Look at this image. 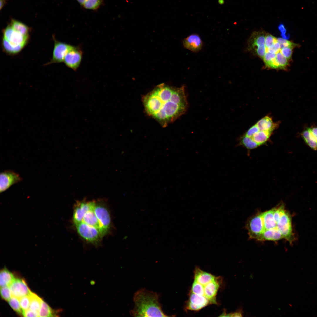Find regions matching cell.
Returning <instances> with one entry per match:
<instances>
[{"label":"cell","mask_w":317,"mask_h":317,"mask_svg":"<svg viewBox=\"0 0 317 317\" xmlns=\"http://www.w3.org/2000/svg\"><path fill=\"white\" fill-rule=\"evenodd\" d=\"M79 4L83 6L86 0H76Z\"/></svg>","instance_id":"43"},{"label":"cell","mask_w":317,"mask_h":317,"mask_svg":"<svg viewBox=\"0 0 317 317\" xmlns=\"http://www.w3.org/2000/svg\"><path fill=\"white\" fill-rule=\"evenodd\" d=\"M276 59L280 69H285L289 64L288 60L281 53L280 51L276 54Z\"/></svg>","instance_id":"30"},{"label":"cell","mask_w":317,"mask_h":317,"mask_svg":"<svg viewBox=\"0 0 317 317\" xmlns=\"http://www.w3.org/2000/svg\"><path fill=\"white\" fill-rule=\"evenodd\" d=\"M219 277L215 279L204 286L205 296L211 301V303L216 304V296L220 286Z\"/></svg>","instance_id":"16"},{"label":"cell","mask_w":317,"mask_h":317,"mask_svg":"<svg viewBox=\"0 0 317 317\" xmlns=\"http://www.w3.org/2000/svg\"><path fill=\"white\" fill-rule=\"evenodd\" d=\"M184 47L193 52H198L202 48L203 43L199 36L196 34L190 35L185 38L183 41Z\"/></svg>","instance_id":"17"},{"label":"cell","mask_w":317,"mask_h":317,"mask_svg":"<svg viewBox=\"0 0 317 317\" xmlns=\"http://www.w3.org/2000/svg\"><path fill=\"white\" fill-rule=\"evenodd\" d=\"M23 315L25 317H39V313L29 309L23 313Z\"/></svg>","instance_id":"39"},{"label":"cell","mask_w":317,"mask_h":317,"mask_svg":"<svg viewBox=\"0 0 317 317\" xmlns=\"http://www.w3.org/2000/svg\"><path fill=\"white\" fill-rule=\"evenodd\" d=\"M243 311L242 307L239 308L236 312L232 313V316L242 317Z\"/></svg>","instance_id":"40"},{"label":"cell","mask_w":317,"mask_h":317,"mask_svg":"<svg viewBox=\"0 0 317 317\" xmlns=\"http://www.w3.org/2000/svg\"><path fill=\"white\" fill-rule=\"evenodd\" d=\"M0 293L2 298L6 301H8L12 297L9 286L1 287Z\"/></svg>","instance_id":"33"},{"label":"cell","mask_w":317,"mask_h":317,"mask_svg":"<svg viewBox=\"0 0 317 317\" xmlns=\"http://www.w3.org/2000/svg\"><path fill=\"white\" fill-rule=\"evenodd\" d=\"M219 3H220V4H223V3L224 2H223V0H219Z\"/></svg>","instance_id":"45"},{"label":"cell","mask_w":317,"mask_h":317,"mask_svg":"<svg viewBox=\"0 0 317 317\" xmlns=\"http://www.w3.org/2000/svg\"><path fill=\"white\" fill-rule=\"evenodd\" d=\"M266 34L263 31L254 32L251 35L249 41L250 48L262 58L266 53L265 41Z\"/></svg>","instance_id":"5"},{"label":"cell","mask_w":317,"mask_h":317,"mask_svg":"<svg viewBox=\"0 0 317 317\" xmlns=\"http://www.w3.org/2000/svg\"><path fill=\"white\" fill-rule=\"evenodd\" d=\"M9 287L12 296L18 299L29 295L31 292L23 279L15 278Z\"/></svg>","instance_id":"13"},{"label":"cell","mask_w":317,"mask_h":317,"mask_svg":"<svg viewBox=\"0 0 317 317\" xmlns=\"http://www.w3.org/2000/svg\"><path fill=\"white\" fill-rule=\"evenodd\" d=\"M249 237L257 240L261 234L263 229L262 219L261 213L257 214L251 217L247 225Z\"/></svg>","instance_id":"10"},{"label":"cell","mask_w":317,"mask_h":317,"mask_svg":"<svg viewBox=\"0 0 317 317\" xmlns=\"http://www.w3.org/2000/svg\"><path fill=\"white\" fill-rule=\"evenodd\" d=\"M104 3V0H86L82 6L86 9L95 10L99 9Z\"/></svg>","instance_id":"28"},{"label":"cell","mask_w":317,"mask_h":317,"mask_svg":"<svg viewBox=\"0 0 317 317\" xmlns=\"http://www.w3.org/2000/svg\"><path fill=\"white\" fill-rule=\"evenodd\" d=\"M15 278L14 275L6 268L0 271V285L1 287L9 286Z\"/></svg>","instance_id":"24"},{"label":"cell","mask_w":317,"mask_h":317,"mask_svg":"<svg viewBox=\"0 0 317 317\" xmlns=\"http://www.w3.org/2000/svg\"><path fill=\"white\" fill-rule=\"evenodd\" d=\"M215 278L211 274L204 272L198 268H195L194 280L203 286L213 281Z\"/></svg>","instance_id":"21"},{"label":"cell","mask_w":317,"mask_h":317,"mask_svg":"<svg viewBox=\"0 0 317 317\" xmlns=\"http://www.w3.org/2000/svg\"><path fill=\"white\" fill-rule=\"evenodd\" d=\"M8 0H0L1 6H0V9H1L3 7L5 3L6 2V1Z\"/></svg>","instance_id":"42"},{"label":"cell","mask_w":317,"mask_h":317,"mask_svg":"<svg viewBox=\"0 0 317 317\" xmlns=\"http://www.w3.org/2000/svg\"><path fill=\"white\" fill-rule=\"evenodd\" d=\"M260 131H265L273 132L278 127L279 124L274 122L272 118L267 115L259 120L256 124Z\"/></svg>","instance_id":"19"},{"label":"cell","mask_w":317,"mask_h":317,"mask_svg":"<svg viewBox=\"0 0 317 317\" xmlns=\"http://www.w3.org/2000/svg\"><path fill=\"white\" fill-rule=\"evenodd\" d=\"M191 291V292L194 294L205 296L204 286L195 280L193 284Z\"/></svg>","instance_id":"31"},{"label":"cell","mask_w":317,"mask_h":317,"mask_svg":"<svg viewBox=\"0 0 317 317\" xmlns=\"http://www.w3.org/2000/svg\"><path fill=\"white\" fill-rule=\"evenodd\" d=\"M56 313L42 300L39 312V317L56 316Z\"/></svg>","instance_id":"27"},{"label":"cell","mask_w":317,"mask_h":317,"mask_svg":"<svg viewBox=\"0 0 317 317\" xmlns=\"http://www.w3.org/2000/svg\"><path fill=\"white\" fill-rule=\"evenodd\" d=\"M95 201H87L85 200L77 201L75 204L73 214V221L77 225L82 222L83 218L87 212L93 210Z\"/></svg>","instance_id":"9"},{"label":"cell","mask_w":317,"mask_h":317,"mask_svg":"<svg viewBox=\"0 0 317 317\" xmlns=\"http://www.w3.org/2000/svg\"><path fill=\"white\" fill-rule=\"evenodd\" d=\"M272 132L260 131L254 134L250 138L255 144L257 148L262 146L269 140ZM248 137V136H247Z\"/></svg>","instance_id":"22"},{"label":"cell","mask_w":317,"mask_h":317,"mask_svg":"<svg viewBox=\"0 0 317 317\" xmlns=\"http://www.w3.org/2000/svg\"><path fill=\"white\" fill-rule=\"evenodd\" d=\"M22 180L19 175L11 170H5L0 173V192H3L12 185Z\"/></svg>","instance_id":"8"},{"label":"cell","mask_w":317,"mask_h":317,"mask_svg":"<svg viewBox=\"0 0 317 317\" xmlns=\"http://www.w3.org/2000/svg\"><path fill=\"white\" fill-rule=\"evenodd\" d=\"M10 25L15 31L22 35L29 36L30 28L24 24L14 19H11Z\"/></svg>","instance_id":"25"},{"label":"cell","mask_w":317,"mask_h":317,"mask_svg":"<svg viewBox=\"0 0 317 317\" xmlns=\"http://www.w3.org/2000/svg\"><path fill=\"white\" fill-rule=\"evenodd\" d=\"M259 131V130L258 127L255 124L250 127L244 135L250 137Z\"/></svg>","instance_id":"38"},{"label":"cell","mask_w":317,"mask_h":317,"mask_svg":"<svg viewBox=\"0 0 317 317\" xmlns=\"http://www.w3.org/2000/svg\"><path fill=\"white\" fill-rule=\"evenodd\" d=\"M8 301L10 306L15 311L20 314L23 315V311L18 299L12 296Z\"/></svg>","instance_id":"29"},{"label":"cell","mask_w":317,"mask_h":317,"mask_svg":"<svg viewBox=\"0 0 317 317\" xmlns=\"http://www.w3.org/2000/svg\"><path fill=\"white\" fill-rule=\"evenodd\" d=\"M93 210L101 226L107 232L110 226L111 220L108 209L104 202L102 200L95 201Z\"/></svg>","instance_id":"6"},{"label":"cell","mask_w":317,"mask_h":317,"mask_svg":"<svg viewBox=\"0 0 317 317\" xmlns=\"http://www.w3.org/2000/svg\"><path fill=\"white\" fill-rule=\"evenodd\" d=\"M90 283L92 285H94L95 283V282L93 280H91L90 282Z\"/></svg>","instance_id":"44"},{"label":"cell","mask_w":317,"mask_h":317,"mask_svg":"<svg viewBox=\"0 0 317 317\" xmlns=\"http://www.w3.org/2000/svg\"><path fill=\"white\" fill-rule=\"evenodd\" d=\"M82 222L90 226L97 229L104 235L107 232L101 226L93 209L89 210L86 213L83 218Z\"/></svg>","instance_id":"18"},{"label":"cell","mask_w":317,"mask_h":317,"mask_svg":"<svg viewBox=\"0 0 317 317\" xmlns=\"http://www.w3.org/2000/svg\"><path fill=\"white\" fill-rule=\"evenodd\" d=\"M291 217L289 213L285 209L277 222L279 230L283 238L292 244L295 240L292 226Z\"/></svg>","instance_id":"3"},{"label":"cell","mask_w":317,"mask_h":317,"mask_svg":"<svg viewBox=\"0 0 317 317\" xmlns=\"http://www.w3.org/2000/svg\"><path fill=\"white\" fill-rule=\"evenodd\" d=\"M279 29L281 33L282 37L286 39V37L285 33L286 31L284 25L281 24L279 26Z\"/></svg>","instance_id":"41"},{"label":"cell","mask_w":317,"mask_h":317,"mask_svg":"<svg viewBox=\"0 0 317 317\" xmlns=\"http://www.w3.org/2000/svg\"><path fill=\"white\" fill-rule=\"evenodd\" d=\"M30 294L22 297L19 299L20 306L22 310L23 313L29 308L31 301V297Z\"/></svg>","instance_id":"32"},{"label":"cell","mask_w":317,"mask_h":317,"mask_svg":"<svg viewBox=\"0 0 317 317\" xmlns=\"http://www.w3.org/2000/svg\"><path fill=\"white\" fill-rule=\"evenodd\" d=\"M3 34L4 38L15 45H25L29 38V36H24L14 30L10 24L3 30Z\"/></svg>","instance_id":"11"},{"label":"cell","mask_w":317,"mask_h":317,"mask_svg":"<svg viewBox=\"0 0 317 317\" xmlns=\"http://www.w3.org/2000/svg\"><path fill=\"white\" fill-rule=\"evenodd\" d=\"M277 41L280 44V49L286 47H294L297 45L296 44L292 43L284 38H277Z\"/></svg>","instance_id":"34"},{"label":"cell","mask_w":317,"mask_h":317,"mask_svg":"<svg viewBox=\"0 0 317 317\" xmlns=\"http://www.w3.org/2000/svg\"><path fill=\"white\" fill-rule=\"evenodd\" d=\"M156 293L145 289L139 290L134 294V307L130 313L134 317H167L163 311Z\"/></svg>","instance_id":"2"},{"label":"cell","mask_w":317,"mask_h":317,"mask_svg":"<svg viewBox=\"0 0 317 317\" xmlns=\"http://www.w3.org/2000/svg\"><path fill=\"white\" fill-rule=\"evenodd\" d=\"M82 57V51L79 48L73 46L66 54L63 61L67 66L75 70L80 65Z\"/></svg>","instance_id":"12"},{"label":"cell","mask_w":317,"mask_h":317,"mask_svg":"<svg viewBox=\"0 0 317 317\" xmlns=\"http://www.w3.org/2000/svg\"><path fill=\"white\" fill-rule=\"evenodd\" d=\"M293 47H284L280 49V52L288 60L291 58Z\"/></svg>","instance_id":"35"},{"label":"cell","mask_w":317,"mask_h":317,"mask_svg":"<svg viewBox=\"0 0 317 317\" xmlns=\"http://www.w3.org/2000/svg\"><path fill=\"white\" fill-rule=\"evenodd\" d=\"M78 233L83 238L92 243L99 242L104 235L97 229L83 222L75 225Z\"/></svg>","instance_id":"4"},{"label":"cell","mask_w":317,"mask_h":317,"mask_svg":"<svg viewBox=\"0 0 317 317\" xmlns=\"http://www.w3.org/2000/svg\"><path fill=\"white\" fill-rule=\"evenodd\" d=\"M283 238V237L279 230L272 229L264 231L256 240L260 241L268 240L276 241Z\"/></svg>","instance_id":"20"},{"label":"cell","mask_w":317,"mask_h":317,"mask_svg":"<svg viewBox=\"0 0 317 317\" xmlns=\"http://www.w3.org/2000/svg\"><path fill=\"white\" fill-rule=\"evenodd\" d=\"M142 102L146 113L163 127L183 114L188 107L185 87H173L164 83L144 96Z\"/></svg>","instance_id":"1"},{"label":"cell","mask_w":317,"mask_h":317,"mask_svg":"<svg viewBox=\"0 0 317 317\" xmlns=\"http://www.w3.org/2000/svg\"><path fill=\"white\" fill-rule=\"evenodd\" d=\"M280 45L278 42L277 38V40L273 45L268 48H266V52H269L272 53L276 54L280 51Z\"/></svg>","instance_id":"37"},{"label":"cell","mask_w":317,"mask_h":317,"mask_svg":"<svg viewBox=\"0 0 317 317\" xmlns=\"http://www.w3.org/2000/svg\"><path fill=\"white\" fill-rule=\"evenodd\" d=\"M277 40V38L269 33L266 34L265 45L266 48H268L273 45Z\"/></svg>","instance_id":"36"},{"label":"cell","mask_w":317,"mask_h":317,"mask_svg":"<svg viewBox=\"0 0 317 317\" xmlns=\"http://www.w3.org/2000/svg\"><path fill=\"white\" fill-rule=\"evenodd\" d=\"M2 45L5 52L10 54H15L20 52L25 46L24 45H15L9 42L3 37Z\"/></svg>","instance_id":"23"},{"label":"cell","mask_w":317,"mask_h":317,"mask_svg":"<svg viewBox=\"0 0 317 317\" xmlns=\"http://www.w3.org/2000/svg\"><path fill=\"white\" fill-rule=\"evenodd\" d=\"M30 295L31 301L29 309L39 313L42 299L32 292Z\"/></svg>","instance_id":"26"},{"label":"cell","mask_w":317,"mask_h":317,"mask_svg":"<svg viewBox=\"0 0 317 317\" xmlns=\"http://www.w3.org/2000/svg\"><path fill=\"white\" fill-rule=\"evenodd\" d=\"M301 136L305 143L312 149L317 150V127L306 128Z\"/></svg>","instance_id":"15"},{"label":"cell","mask_w":317,"mask_h":317,"mask_svg":"<svg viewBox=\"0 0 317 317\" xmlns=\"http://www.w3.org/2000/svg\"><path fill=\"white\" fill-rule=\"evenodd\" d=\"M210 303V301L205 296L198 295L191 292L187 303V309L198 311L205 307Z\"/></svg>","instance_id":"14"},{"label":"cell","mask_w":317,"mask_h":317,"mask_svg":"<svg viewBox=\"0 0 317 317\" xmlns=\"http://www.w3.org/2000/svg\"><path fill=\"white\" fill-rule=\"evenodd\" d=\"M54 46L52 57L50 62L45 65L60 63L64 61L65 56L73 46L58 41L53 37Z\"/></svg>","instance_id":"7"}]
</instances>
